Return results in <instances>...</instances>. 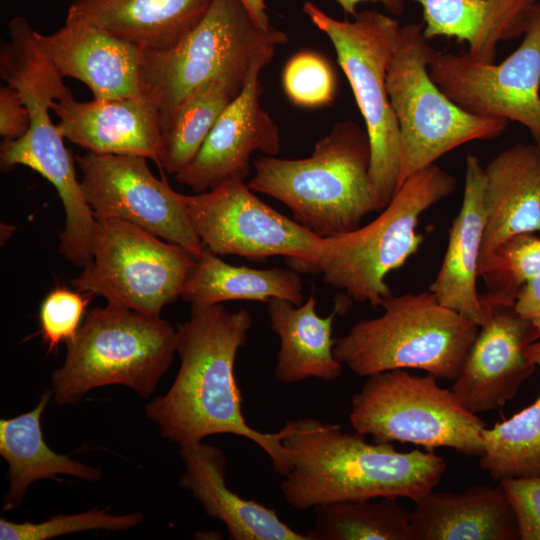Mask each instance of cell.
Masks as SVG:
<instances>
[{"label": "cell", "mask_w": 540, "mask_h": 540, "mask_svg": "<svg viewBox=\"0 0 540 540\" xmlns=\"http://www.w3.org/2000/svg\"><path fill=\"white\" fill-rule=\"evenodd\" d=\"M268 64L256 63L241 92L218 117L192 161L175 175L196 194L229 180H244L255 151L276 156L281 139L277 123L261 104L260 73Z\"/></svg>", "instance_id": "16"}, {"label": "cell", "mask_w": 540, "mask_h": 540, "mask_svg": "<svg viewBox=\"0 0 540 540\" xmlns=\"http://www.w3.org/2000/svg\"><path fill=\"white\" fill-rule=\"evenodd\" d=\"M478 275L489 302L514 306L521 289L540 276V236L522 233L504 240L479 262Z\"/></svg>", "instance_id": "31"}, {"label": "cell", "mask_w": 540, "mask_h": 540, "mask_svg": "<svg viewBox=\"0 0 540 540\" xmlns=\"http://www.w3.org/2000/svg\"><path fill=\"white\" fill-rule=\"evenodd\" d=\"M310 21L330 39L363 116L371 145L370 176L385 207L398 189L401 145L398 122L387 90V72L401 25L383 13L365 10L353 20H337L311 1Z\"/></svg>", "instance_id": "10"}, {"label": "cell", "mask_w": 540, "mask_h": 540, "mask_svg": "<svg viewBox=\"0 0 540 540\" xmlns=\"http://www.w3.org/2000/svg\"><path fill=\"white\" fill-rule=\"evenodd\" d=\"M35 39L60 75L86 84L93 99L142 95L139 47L85 23H65L48 35L35 30Z\"/></svg>", "instance_id": "18"}, {"label": "cell", "mask_w": 540, "mask_h": 540, "mask_svg": "<svg viewBox=\"0 0 540 540\" xmlns=\"http://www.w3.org/2000/svg\"><path fill=\"white\" fill-rule=\"evenodd\" d=\"M526 354L540 370V341L532 343ZM481 438L480 466L493 479L540 475V394L511 418L484 428Z\"/></svg>", "instance_id": "29"}, {"label": "cell", "mask_w": 540, "mask_h": 540, "mask_svg": "<svg viewBox=\"0 0 540 540\" xmlns=\"http://www.w3.org/2000/svg\"><path fill=\"white\" fill-rule=\"evenodd\" d=\"M481 301L485 322L450 388L475 414L495 410L516 395L537 368L526 351L540 339L537 328L514 306L493 304L482 294Z\"/></svg>", "instance_id": "15"}, {"label": "cell", "mask_w": 540, "mask_h": 540, "mask_svg": "<svg viewBox=\"0 0 540 540\" xmlns=\"http://www.w3.org/2000/svg\"><path fill=\"white\" fill-rule=\"evenodd\" d=\"M81 188L95 218L135 224L199 256L204 246L185 209L183 194L158 179L147 159L134 155L86 152L74 157Z\"/></svg>", "instance_id": "14"}, {"label": "cell", "mask_w": 540, "mask_h": 540, "mask_svg": "<svg viewBox=\"0 0 540 540\" xmlns=\"http://www.w3.org/2000/svg\"><path fill=\"white\" fill-rule=\"evenodd\" d=\"M315 511L309 540H414L410 512L397 498L336 502Z\"/></svg>", "instance_id": "30"}, {"label": "cell", "mask_w": 540, "mask_h": 540, "mask_svg": "<svg viewBox=\"0 0 540 540\" xmlns=\"http://www.w3.org/2000/svg\"><path fill=\"white\" fill-rule=\"evenodd\" d=\"M30 114L20 93L12 86L0 88V135L3 141L22 137L29 129Z\"/></svg>", "instance_id": "36"}, {"label": "cell", "mask_w": 540, "mask_h": 540, "mask_svg": "<svg viewBox=\"0 0 540 540\" xmlns=\"http://www.w3.org/2000/svg\"><path fill=\"white\" fill-rule=\"evenodd\" d=\"M185 472L181 488L191 492L207 515L221 521L232 540H309L284 523L274 509L233 492L225 481L221 449L203 443L180 447Z\"/></svg>", "instance_id": "19"}, {"label": "cell", "mask_w": 540, "mask_h": 540, "mask_svg": "<svg viewBox=\"0 0 540 540\" xmlns=\"http://www.w3.org/2000/svg\"><path fill=\"white\" fill-rule=\"evenodd\" d=\"M92 296L57 286L45 297L40 307L39 323L48 353H53L61 342L67 343L75 337Z\"/></svg>", "instance_id": "34"}, {"label": "cell", "mask_w": 540, "mask_h": 540, "mask_svg": "<svg viewBox=\"0 0 540 540\" xmlns=\"http://www.w3.org/2000/svg\"><path fill=\"white\" fill-rule=\"evenodd\" d=\"M515 512L520 540H540V475L502 479Z\"/></svg>", "instance_id": "35"}, {"label": "cell", "mask_w": 540, "mask_h": 540, "mask_svg": "<svg viewBox=\"0 0 540 540\" xmlns=\"http://www.w3.org/2000/svg\"><path fill=\"white\" fill-rule=\"evenodd\" d=\"M241 90L226 79L215 78L187 94L162 125L160 168L174 175L185 168Z\"/></svg>", "instance_id": "28"}, {"label": "cell", "mask_w": 540, "mask_h": 540, "mask_svg": "<svg viewBox=\"0 0 540 540\" xmlns=\"http://www.w3.org/2000/svg\"><path fill=\"white\" fill-rule=\"evenodd\" d=\"M384 313L357 322L336 339L334 355L358 376L395 369H419L455 380L479 326L441 304L430 292L386 297Z\"/></svg>", "instance_id": "5"}, {"label": "cell", "mask_w": 540, "mask_h": 540, "mask_svg": "<svg viewBox=\"0 0 540 540\" xmlns=\"http://www.w3.org/2000/svg\"><path fill=\"white\" fill-rule=\"evenodd\" d=\"M456 178L436 164L409 176L392 200L371 222L355 230L323 238L321 249L307 259L284 258L298 273L322 275L327 285L371 307H381L392 294L387 275L419 250L420 216L451 196Z\"/></svg>", "instance_id": "4"}, {"label": "cell", "mask_w": 540, "mask_h": 540, "mask_svg": "<svg viewBox=\"0 0 540 540\" xmlns=\"http://www.w3.org/2000/svg\"><path fill=\"white\" fill-rule=\"evenodd\" d=\"M437 380L405 369L367 376L351 397L353 429L378 443H411L428 451L446 447L465 456H481L485 422Z\"/></svg>", "instance_id": "9"}, {"label": "cell", "mask_w": 540, "mask_h": 540, "mask_svg": "<svg viewBox=\"0 0 540 540\" xmlns=\"http://www.w3.org/2000/svg\"><path fill=\"white\" fill-rule=\"evenodd\" d=\"M253 167L248 187L285 204L297 223L321 238L355 230L384 208L371 181L368 133L351 120L337 122L309 157L262 155Z\"/></svg>", "instance_id": "3"}, {"label": "cell", "mask_w": 540, "mask_h": 540, "mask_svg": "<svg viewBox=\"0 0 540 540\" xmlns=\"http://www.w3.org/2000/svg\"><path fill=\"white\" fill-rule=\"evenodd\" d=\"M180 297L191 305V311H198L231 300L268 302L280 298L300 306L304 291L300 273L291 268L234 266L204 247Z\"/></svg>", "instance_id": "27"}, {"label": "cell", "mask_w": 540, "mask_h": 540, "mask_svg": "<svg viewBox=\"0 0 540 540\" xmlns=\"http://www.w3.org/2000/svg\"><path fill=\"white\" fill-rule=\"evenodd\" d=\"M316 304L314 291L300 306L280 298L267 302L271 329L280 338L274 376L284 384L308 378L332 381L342 373L343 364L334 355L332 330L343 305L337 303L330 315L321 317Z\"/></svg>", "instance_id": "24"}, {"label": "cell", "mask_w": 540, "mask_h": 540, "mask_svg": "<svg viewBox=\"0 0 540 540\" xmlns=\"http://www.w3.org/2000/svg\"><path fill=\"white\" fill-rule=\"evenodd\" d=\"M287 34L264 28L240 0H213L202 20L177 45L144 52L141 94L158 109L162 125L192 90L215 78L242 89L252 67L269 64Z\"/></svg>", "instance_id": "6"}, {"label": "cell", "mask_w": 540, "mask_h": 540, "mask_svg": "<svg viewBox=\"0 0 540 540\" xmlns=\"http://www.w3.org/2000/svg\"><path fill=\"white\" fill-rule=\"evenodd\" d=\"M345 13L355 16L357 6L365 1L378 2L392 14L399 15L404 9V0H335Z\"/></svg>", "instance_id": "38"}, {"label": "cell", "mask_w": 540, "mask_h": 540, "mask_svg": "<svg viewBox=\"0 0 540 540\" xmlns=\"http://www.w3.org/2000/svg\"><path fill=\"white\" fill-rule=\"evenodd\" d=\"M188 219L203 246L216 255L253 261L273 256L307 259L323 238L253 194L243 180H229L206 192L184 195Z\"/></svg>", "instance_id": "13"}, {"label": "cell", "mask_w": 540, "mask_h": 540, "mask_svg": "<svg viewBox=\"0 0 540 540\" xmlns=\"http://www.w3.org/2000/svg\"><path fill=\"white\" fill-rule=\"evenodd\" d=\"M414 540H515L517 519L500 485L461 493L429 492L410 512Z\"/></svg>", "instance_id": "23"}, {"label": "cell", "mask_w": 540, "mask_h": 540, "mask_svg": "<svg viewBox=\"0 0 540 540\" xmlns=\"http://www.w3.org/2000/svg\"><path fill=\"white\" fill-rule=\"evenodd\" d=\"M53 392L42 393L38 404L29 412L0 420V455L8 463L9 489L3 499V510L19 506L30 485L42 479L59 480L69 475L96 482L101 471L55 453L46 443L41 429V416Z\"/></svg>", "instance_id": "26"}, {"label": "cell", "mask_w": 540, "mask_h": 540, "mask_svg": "<svg viewBox=\"0 0 540 540\" xmlns=\"http://www.w3.org/2000/svg\"><path fill=\"white\" fill-rule=\"evenodd\" d=\"M140 512L124 515H113L108 509H93L77 514H58L40 523L11 522L0 519L1 540H47L79 531L86 530H128L143 521Z\"/></svg>", "instance_id": "32"}, {"label": "cell", "mask_w": 540, "mask_h": 540, "mask_svg": "<svg viewBox=\"0 0 540 540\" xmlns=\"http://www.w3.org/2000/svg\"><path fill=\"white\" fill-rule=\"evenodd\" d=\"M429 73L464 110L525 126L540 148V2L532 8L520 46L499 64L467 52H434Z\"/></svg>", "instance_id": "12"}, {"label": "cell", "mask_w": 540, "mask_h": 540, "mask_svg": "<svg viewBox=\"0 0 540 540\" xmlns=\"http://www.w3.org/2000/svg\"><path fill=\"white\" fill-rule=\"evenodd\" d=\"M255 21L264 28L272 26L267 14L265 0H240Z\"/></svg>", "instance_id": "39"}, {"label": "cell", "mask_w": 540, "mask_h": 540, "mask_svg": "<svg viewBox=\"0 0 540 540\" xmlns=\"http://www.w3.org/2000/svg\"><path fill=\"white\" fill-rule=\"evenodd\" d=\"M422 8L427 40L456 38L468 54L495 62L500 42L523 36L537 0H412Z\"/></svg>", "instance_id": "25"}, {"label": "cell", "mask_w": 540, "mask_h": 540, "mask_svg": "<svg viewBox=\"0 0 540 540\" xmlns=\"http://www.w3.org/2000/svg\"><path fill=\"white\" fill-rule=\"evenodd\" d=\"M514 307L522 317L530 320L540 333V276L521 289Z\"/></svg>", "instance_id": "37"}, {"label": "cell", "mask_w": 540, "mask_h": 540, "mask_svg": "<svg viewBox=\"0 0 540 540\" xmlns=\"http://www.w3.org/2000/svg\"><path fill=\"white\" fill-rule=\"evenodd\" d=\"M213 0H76L65 23H85L144 52L177 45L207 13Z\"/></svg>", "instance_id": "22"}, {"label": "cell", "mask_w": 540, "mask_h": 540, "mask_svg": "<svg viewBox=\"0 0 540 540\" xmlns=\"http://www.w3.org/2000/svg\"><path fill=\"white\" fill-rule=\"evenodd\" d=\"M51 376L53 400L73 404L90 390L127 386L146 399L173 363L177 330L166 320L108 304L86 314Z\"/></svg>", "instance_id": "7"}, {"label": "cell", "mask_w": 540, "mask_h": 540, "mask_svg": "<svg viewBox=\"0 0 540 540\" xmlns=\"http://www.w3.org/2000/svg\"><path fill=\"white\" fill-rule=\"evenodd\" d=\"M465 164L462 204L452 222L444 258L429 291L441 304L481 326L486 312L476 280L485 228V173L474 154H467Z\"/></svg>", "instance_id": "20"}, {"label": "cell", "mask_w": 540, "mask_h": 540, "mask_svg": "<svg viewBox=\"0 0 540 540\" xmlns=\"http://www.w3.org/2000/svg\"><path fill=\"white\" fill-rule=\"evenodd\" d=\"M252 316L247 309L224 305L191 311L177 329L180 367L171 387L146 405V415L162 437L180 447L214 434H233L257 444L282 477L290 467L282 443L284 429L274 433L251 427L242 413V394L234 375L238 350L246 344Z\"/></svg>", "instance_id": "1"}, {"label": "cell", "mask_w": 540, "mask_h": 540, "mask_svg": "<svg viewBox=\"0 0 540 540\" xmlns=\"http://www.w3.org/2000/svg\"><path fill=\"white\" fill-rule=\"evenodd\" d=\"M485 228L480 260L504 240L540 232V148L516 143L485 167Z\"/></svg>", "instance_id": "21"}, {"label": "cell", "mask_w": 540, "mask_h": 540, "mask_svg": "<svg viewBox=\"0 0 540 540\" xmlns=\"http://www.w3.org/2000/svg\"><path fill=\"white\" fill-rule=\"evenodd\" d=\"M283 429L290 467L280 491L285 502L300 511L376 498L415 502L433 491L447 469L434 451H397L392 443H369L338 424L302 418Z\"/></svg>", "instance_id": "2"}, {"label": "cell", "mask_w": 540, "mask_h": 540, "mask_svg": "<svg viewBox=\"0 0 540 540\" xmlns=\"http://www.w3.org/2000/svg\"><path fill=\"white\" fill-rule=\"evenodd\" d=\"M95 219L92 261L72 284L108 304L159 317L180 297L197 256L125 220Z\"/></svg>", "instance_id": "11"}, {"label": "cell", "mask_w": 540, "mask_h": 540, "mask_svg": "<svg viewBox=\"0 0 540 540\" xmlns=\"http://www.w3.org/2000/svg\"><path fill=\"white\" fill-rule=\"evenodd\" d=\"M434 52L423 25L401 26L387 72V90L400 133L398 188L413 173L457 147L501 136L509 124L503 118L470 113L454 103L430 76Z\"/></svg>", "instance_id": "8"}, {"label": "cell", "mask_w": 540, "mask_h": 540, "mask_svg": "<svg viewBox=\"0 0 540 540\" xmlns=\"http://www.w3.org/2000/svg\"><path fill=\"white\" fill-rule=\"evenodd\" d=\"M282 84L288 99L303 108L331 104L337 88L330 63L319 53L310 50L299 51L286 62Z\"/></svg>", "instance_id": "33"}, {"label": "cell", "mask_w": 540, "mask_h": 540, "mask_svg": "<svg viewBox=\"0 0 540 540\" xmlns=\"http://www.w3.org/2000/svg\"><path fill=\"white\" fill-rule=\"evenodd\" d=\"M50 110L64 139L86 151L141 156L160 167L161 116L144 95L89 102L71 95L53 101Z\"/></svg>", "instance_id": "17"}]
</instances>
